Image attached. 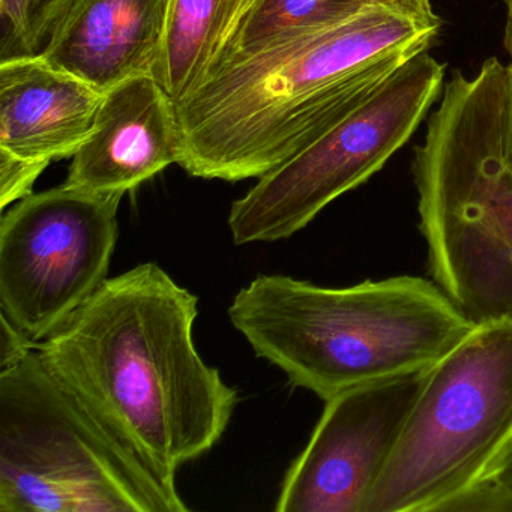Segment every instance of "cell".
<instances>
[{"label": "cell", "instance_id": "cell-2", "mask_svg": "<svg viewBox=\"0 0 512 512\" xmlns=\"http://www.w3.org/2000/svg\"><path fill=\"white\" fill-rule=\"evenodd\" d=\"M199 299L160 265L106 278L37 352L47 370L163 481L211 451L239 401L194 344Z\"/></svg>", "mask_w": 512, "mask_h": 512}, {"label": "cell", "instance_id": "cell-9", "mask_svg": "<svg viewBox=\"0 0 512 512\" xmlns=\"http://www.w3.org/2000/svg\"><path fill=\"white\" fill-rule=\"evenodd\" d=\"M424 377L359 386L326 400L307 446L284 476L275 511L365 512Z\"/></svg>", "mask_w": 512, "mask_h": 512}, {"label": "cell", "instance_id": "cell-1", "mask_svg": "<svg viewBox=\"0 0 512 512\" xmlns=\"http://www.w3.org/2000/svg\"><path fill=\"white\" fill-rule=\"evenodd\" d=\"M431 0H382L323 31L218 65L179 103L178 164L194 178L260 179L436 44Z\"/></svg>", "mask_w": 512, "mask_h": 512}, {"label": "cell", "instance_id": "cell-6", "mask_svg": "<svg viewBox=\"0 0 512 512\" xmlns=\"http://www.w3.org/2000/svg\"><path fill=\"white\" fill-rule=\"evenodd\" d=\"M41 361L0 368V512H185Z\"/></svg>", "mask_w": 512, "mask_h": 512}, {"label": "cell", "instance_id": "cell-13", "mask_svg": "<svg viewBox=\"0 0 512 512\" xmlns=\"http://www.w3.org/2000/svg\"><path fill=\"white\" fill-rule=\"evenodd\" d=\"M245 0H172L154 79L173 103L211 70Z\"/></svg>", "mask_w": 512, "mask_h": 512}, {"label": "cell", "instance_id": "cell-17", "mask_svg": "<svg viewBox=\"0 0 512 512\" xmlns=\"http://www.w3.org/2000/svg\"><path fill=\"white\" fill-rule=\"evenodd\" d=\"M0 368L16 364L37 349V343L5 316H0Z\"/></svg>", "mask_w": 512, "mask_h": 512}, {"label": "cell", "instance_id": "cell-5", "mask_svg": "<svg viewBox=\"0 0 512 512\" xmlns=\"http://www.w3.org/2000/svg\"><path fill=\"white\" fill-rule=\"evenodd\" d=\"M512 454V319L472 331L425 373L365 512H454Z\"/></svg>", "mask_w": 512, "mask_h": 512}, {"label": "cell", "instance_id": "cell-16", "mask_svg": "<svg viewBox=\"0 0 512 512\" xmlns=\"http://www.w3.org/2000/svg\"><path fill=\"white\" fill-rule=\"evenodd\" d=\"M458 511H512V454L494 478L467 497Z\"/></svg>", "mask_w": 512, "mask_h": 512}, {"label": "cell", "instance_id": "cell-18", "mask_svg": "<svg viewBox=\"0 0 512 512\" xmlns=\"http://www.w3.org/2000/svg\"><path fill=\"white\" fill-rule=\"evenodd\" d=\"M506 5V25L505 38H503V46L512 59V0H505ZM512 64V62H511Z\"/></svg>", "mask_w": 512, "mask_h": 512}, {"label": "cell", "instance_id": "cell-3", "mask_svg": "<svg viewBox=\"0 0 512 512\" xmlns=\"http://www.w3.org/2000/svg\"><path fill=\"white\" fill-rule=\"evenodd\" d=\"M227 314L259 358L323 401L427 373L475 326L436 283L412 275L349 287L257 275Z\"/></svg>", "mask_w": 512, "mask_h": 512}, {"label": "cell", "instance_id": "cell-11", "mask_svg": "<svg viewBox=\"0 0 512 512\" xmlns=\"http://www.w3.org/2000/svg\"><path fill=\"white\" fill-rule=\"evenodd\" d=\"M172 0H70L44 47L59 70L106 92L154 73Z\"/></svg>", "mask_w": 512, "mask_h": 512}, {"label": "cell", "instance_id": "cell-10", "mask_svg": "<svg viewBox=\"0 0 512 512\" xmlns=\"http://www.w3.org/2000/svg\"><path fill=\"white\" fill-rule=\"evenodd\" d=\"M65 184L125 196L178 164L175 103L151 74L104 92L88 139L73 155Z\"/></svg>", "mask_w": 512, "mask_h": 512}, {"label": "cell", "instance_id": "cell-15", "mask_svg": "<svg viewBox=\"0 0 512 512\" xmlns=\"http://www.w3.org/2000/svg\"><path fill=\"white\" fill-rule=\"evenodd\" d=\"M50 166L47 161L28 160L17 157L11 152L0 149V208L7 211L8 206L31 196L35 182Z\"/></svg>", "mask_w": 512, "mask_h": 512}, {"label": "cell", "instance_id": "cell-7", "mask_svg": "<svg viewBox=\"0 0 512 512\" xmlns=\"http://www.w3.org/2000/svg\"><path fill=\"white\" fill-rule=\"evenodd\" d=\"M443 79L445 65L428 50L400 65L364 103L232 203L227 224L233 242L292 238L338 197L365 184L418 130L442 95Z\"/></svg>", "mask_w": 512, "mask_h": 512}, {"label": "cell", "instance_id": "cell-19", "mask_svg": "<svg viewBox=\"0 0 512 512\" xmlns=\"http://www.w3.org/2000/svg\"><path fill=\"white\" fill-rule=\"evenodd\" d=\"M511 65V125H509V143H508V155L509 163L512 166V64Z\"/></svg>", "mask_w": 512, "mask_h": 512}, {"label": "cell", "instance_id": "cell-14", "mask_svg": "<svg viewBox=\"0 0 512 512\" xmlns=\"http://www.w3.org/2000/svg\"><path fill=\"white\" fill-rule=\"evenodd\" d=\"M377 2L382 0H245L209 71L272 44L331 28Z\"/></svg>", "mask_w": 512, "mask_h": 512}, {"label": "cell", "instance_id": "cell-12", "mask_svg": "<svg viewBox=\"0 0 512 512\" xmlns=\"http://www.w3.org/2000/svg\"><path fill=\"white\" fill-rule=\"evenodd\" d=\"M103 95L41 55L0 62V149L50 164L73 157Z\"/></svg>", "mask_w": 512, "mask_h": 512}, {"label": "cell", "instance_id": "cell-8", "mask_svg": "<svg viewBox=\"0 0 512 512\" xmlns=\"http://www.w3.org/2000/svg\"><path fill=\"white\" fill-rule=\"evenodd\" d=\"M122 197L64 184L2 214V316L35 343L55 334L106 280Z\"/></svg>", "mask_w": 512, "mask_h": 512}, {"label": "cell", "instance_id": "cell-4", "mask_svg": "<svg viewBox=\"0 0 512 512\" xmlns=\"http://www.w3.org/2000/svg\"><path fill=\"white\" fill-rule=\"evenodd\" d=\"M511 65L455 73L416 146L419 229L434 283L473 325L512 319Z\"/></svg>", "mask_w": 512, "mask_h": 512}]
</instances>
